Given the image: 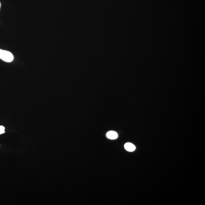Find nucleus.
Wrapping results in <instances>:
<instances>
[{"instance_id": "2", "label": "nucleus", "mask_w": 205, "mask_h": 205, "mask_svg": "<svg viewBox=\"0 0 205 205\" xmlns=\"http://www.w3.org/2000/svg\"><path fill=\"white\" fill-rule=\"evenodd\" d=\"M106 137L110 139V140H115L118 138V134L115 131H108L106 133Z\"/></svg>"}, {"instance_id": "3", "label": "nucleus", "mask_w": 205, "mask_h": 205, "mask_svg": "<svg viewBox=\"0 0 205 205\" xmlns=\"http://www.w3.org/2000/svg\"><path fill=\"white\" fill-rule=\"evenodd\" d=\"M124 148L126 150L130 152H133L136 149L135 146L130 143H126L124 145Z\"/></svg>"}, {"instance_id": "5", "label": "nucleus", "mask_w": 205, "mask_h": 205, "mask_svg": "<svg viewBox=\"0 0 205 205\" xmlns=\"http://www.w3.org/2000/svg\"><path fill=\"white\" fill-rule=\"evenodd\" d=\"M1 3H0V7H1Z\"/></svg>"}, {"instance_id": "1", "label": "nucleus", "mask_w": 205, "mask_h": 205, "mask_svg": "<svg viewBox=\"0 0 205 205\" xmlns=\"http://www.w3.org/2000/svg\"><path fill=\"white\" fill-rule=\"evenodd\" d=\"M0 59L6 62H10L14 59L12 54L9 51L0 49Z\"/></svg>"}, {"instance_id": "4", "label": "nucleus", "mask_w": 205, "mask_h": 205, "mask_svg": "<svg viewBox=\"0 0 205 205\" xmlns=\"http://www.w3.org/2000/svg\"><path fill=\"white\" fill-rule=\"evenodd\" d=\"M5 128L3 126H0V135L5 133Z\"/></svg>"}]
</instances>
